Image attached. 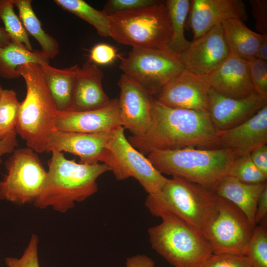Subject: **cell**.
Masks as SVG:
<instances>
[{"instance_id": "obj_1", "label": "cell", "mask_w": 267, "mask_h": 267, "mask_svg": "<svg viewBox=\"0 0 267 267\" xmlns=\"http://www.w3.org/2000/svg\"><path fill=\"white\" fill-rule=\"evenodd\" d=\"M218 133L208 112L170 107L153 97L149 128L128 140L141 153L148 155L155 150L218 148Z\"/></svg>"}, {"instance_id": "obj_2", "label": "cell", "mask_w": 267, "mask_h": 267, "mask_svg": "<svg viewBox=\"0 0 267 267\" xmlns=\"http://www.w3.org/2000/svg\"><path fill=\"white\" fill-rule=\"evenodd\" d=\"M43 188L33 203L39 209L50 207L61 213L74 207L98 190L97 178L110 171L105 163L89 165L76 163L53 150Z\"/></svg>"}, {"instance_id": "obj_3", "label": "cell", "mask_w": 267, "mask_h": 267, "mask_svg": "<svg viewBox=\"0 0 267 267\" xmlns=\"http://www.w3.org/2000/svg\"><path fill=\"white\" fill-rule=\"evenodd\" d=\"M218 199L214 191L173 176L158 192L148 194L145 206L155 217L176 219L203 231L216 214Z\"/></svg>"}, {"instance_id": "obj_4", "label": "cell", "mask_w": 267, "mask_h": 267, "mask_svg": "<svg viewBox=\"0 0 267 267\" xmlns=\"http://www.w3.org/2000/svg\"><path fill=\"white\" fill-rule=\"evenodd\" d=\"M17 72L25 81L26 95L20 102L16 131L35 152H45L48 138L56 129L58 112L39 64L19 66Z\"/></svg>"}, {"instance_id": "obj_5", "label": "cell", "mask_w": 267, "mask_h": 267, "mask_svg": "<svg viewBox=\"0 0 267 267\" xmlns=\"http://www.w3.org/2000/svg\"><path fill=\"white\" fill-rule=\"evenodd\" d=\"M147 158L160 173L183 178L214 191L228 175L236 157L225 148L187 147L171 150H155Z\"/></svg>"}, {"instance_id": "obj_6", "label": "cell", "mask_w": 267, "mask_h": 267, "mask_svg": "<svg viewBox=\"0 0 267 267\" xmlns=\"http://www.w3.org/2000/svg\"><path fill=\"white\" fill-rule=\"evenodd\" d=\"M108 18L110 37L133 48H165L172 38L170 18L165 4L119 11Z\"/></svg>"}, {"instance_id": "obj_7", "label": "cell", "mask_w": 267, "mask_h": 267, "mask_svg": "<svg viewBox=\"0 0 267 267\" xmlns=\"http://www.w3.org/2000/svg\"><path fill=\"white\" fill-rule=\"evenodd\" d=\"M148 229L151 247L174 267H201L213 254L203 231L176 219Z\"/></svg>"}, {"instance_id": "obj_8", "label": "cell", "mask_w": 267, "mask_h": 267, "mask_svg": "<svg viewBox=\"0 0 267 267\" xmlns=\"http://www.w3.org/2000/svg\"><path fill=\"white\" fill-rule=\"evenodd\" d=\"M124 129L121 126L112 133L99 161L110 167L117 180L132 177L139 182L148 194L157 193L168 178L130 143L125 135Z\"/></svg>"}, {"instance_id": "obj_9", "label": "cell", "mask_w": 267, "mask_h": 267, "mask_svg": "<svg viewBox=\"0 0 267 267\" xmlns=\"http://www.w3.org/2000/svg\"><path fill=\"white\" fill-rule=\"evenodd\" d=\"M119 68L152 96L184 69L179 55L168 47L133 48Z\"/></svg>"}, {"instance_id": "obj_10", "label": "cell", "mask_w": 267, "mask_h": 267, "mask_svg": "<svg viewBox=\"0 0 267 267\" xmlns=\"http://www.w3.org/2000/svg\"><path fill=\"white\" fill-rule=\"evenodd\" d=\"M5 162L6 173L0 180V200L19 205L34 203L40 194L47 171L33 149H15Z\"/></svg>"}, {"instance_id": "obj_11", "label": "cell", "mask_w": 267, "mask_h": 267, "mask_svg": "<svg viewBox=\"0 0 267 267\" xmlns=\"http://www.w3.org/2000/svg\"><path fill=\"white\" fill-rule=\"evenodd\" d=\"M255 226L239 208L218 196L216 214L203 232L213 254L245 255Z\"/></svg>"}, {"instance_id": "obj_12", "label": "cell", "mask_w": 267, "mask_h": 267, "mask_svg": "<svg viewBox=\"0 0 267 267\" xmlns=\"http://www.w3.org/2000/svg\"><path fill=\"white\" fill-rule=\"evenodd\" d=\"M210 89L208 75H197L184 68L153 97L170 107L208 112Z\"/></svg>"}, {"instance_id": "obj_13", "label": "cell", "mask_w": 267, "mask_h": 267, "mask_svg": "<svg viewBox=\"0 0 267 267\" xmlns=\"http://www.w3.org/2000/svg\"><path fill=\"white\" fill-rule=\"evenodd\" d=\"M230 53L221 24L189 42L180 55L184 68L199 75H207L218 67Z\"/></svg>"}, {"instance_id": "obj_14", "label": "cell", "mask_w": 267, "mask_h": 267, "mask_svg": "<svg viewBox=\"0 0 267 267\" xmlns=\"http://www.w3.org/2000/svg\"><path fill=\"white\" fill-rule=\"evenodd\" d=\"M117 84L120 89L118 100L122 126L133 136L142 135L151 124L153 96L123 74Z\"/></svg>"}, {"instance_id": "obj_15", "label": "cell", "mask_w": 267, "mask_h": 267, "mask_svg": "<svg viewBox=\"0 0 267 267\" xmlns=\"http://www.w3.org/2000/svg\"><path fill=\"white\" fill-rule=\"evenodd\" d=\"M266 104L267 99L257 93L242 98H233L210 89L208 112L215 128L223 131L246 121Z\"/></svg>"}, {"instance_id": "obj_16", "label": "cell", "mask_w": 267, "mask_h": 267, "mask_svg": "<svg viewBox=\"0 0 267 267\" xmlns=\"http://www.w3.org/2000/svg\"><path fill=\"white\" fill-rule=\"evenodd\" d=\"M121 126L117 98L96 110L58 111L55 120L57 130L81 133H111Z\"/></svg>"}, {"instance_id": "obj_17", "label": "cell", "mask_w": 267, "mask_h": 267, "mask_svg": "<svg viewBox=\"0 0 267 267\" xmlns=\"http://www.w3.org/2000/svg\"><path fill=\"white\" fill-rule=\"evenodd\" d=\"M112 133L89 134L56 130L48 138L45 152H66L79 157L80 163L95 164L99 161Z\"/></svg>"}, {"instance_id": "obj_18", "label": "cell", "mask_w": 267, "mask_h": 267, "mask_svg": "<svg viewBox=\"0 0 267 267\" xmlns=\"http://www.w3.org/2000/svg\"><path fill=\"white\" fill-rule=\"evenodd\" d=\"M189 13L193 39L228 19L244 22L247 18L245 5L239 0H192Z\"/></svg>"}, {"instance_id": "obj_19", "label": "cell", "mask_w": 267, "mask_h": 267, "mask_svg": "<svg viewBox=\"0 0 267 267\" xmlns=\"http://www.w3.org/2000/svg\"><path fill=\"white\" fill-rule=\"evenodd\" d=\"M208 76L211 89L223 96L242 98L257 93L251 81L248 61L231 52Z\"/></svg>"}, {"instance_id": "obj_20", "label": "cell", "mask_w": 267, "mask_h": 267, "mask_svg": "<svg viewBox=\"0 0 267 267\" xmlns=\"http://www.w3.org/2000/svg\"><path fill=\"white\" fill-rule=\"evenodd\" d=\"M218 148L231 150L236 157L250 154L267 143V104L253 117L229 129L219 131Z\"/></svg>"}, {"instance_id": "obj_21", "label": "cell", "mask_w": 267, "mask_h": 267, "mask_svg": "<svg viewBox=\"0 0 267 267\" xmlns=\"http://www.w3.org/2000/svg\"><path fill=\"white\" fill-rule=\"evenodd\" d=\"M103 72L97 65L88 61L79 66L70 107L68 110L85 111L96 110L106 105L110 99L102 84Z\"/></svg>"}, {"instance_id": "obj_22", "label": "cell", "mask_w": 267, "mask_h": 267, "mask_svg": "<svg viewBox=\"0 0 267 267\" xmlns=\"http://www.w3.org/2000/svg\"><path fill=\"white\" fill-rule=\"evenodd\" d=\"M267 182L247 183L229 176L224 177L214 191L219 197L230 201L239 208L256 226L254 218L260 196Z\"/></svg>"}, {"instance_id": "obj_23", "label": "cell", "mask_w": 267, "mask_h": 267, "mask_svg": "<svg viewBox=\"0 0 267 267\" xmlns=\"http://www.w3.org/2000/svg\"><path fill=\"white\" fill-rule=\"evenodd\" d=\"M39 65L58 111L69 110L72 102L78 65L63 69L52 67L45 61L42 62Z\"/></svg>"}, {"instance_id": "obj_24", "label": "cell", "mask_w": 267, "mask_h": 267, "mask_svg": "<svg viewBox=\"0 0 267 267\" xmlns=\"http://www.w3.org/2000/svg\"><path fill=\"white\" fill-rule=\"evenodd\" d=\"M221 25L230 52L247 60L256 56L264 35L251 30L237 18L228 19Z\"/></svg>"}, {"instance_id": "obj_25", "label": "cell", "mask_w": 267, "mask_h": 267, "mask_svg": "<svg viewBox=\"0 0 267 267\" xmlns=\"http://www.w3.org/2000/svg\"><path fill=\"white\" fill-rule=\"evenodd\" d=\"M13 2L18 10L19 17L25 29L37 41L43 56L48 60L55 57L59 52L58 43L55 38L43 29L40 21L33 9L32 1L13 0Z\"/></svg>"}, {"instance_id": "obj_26", "label": "cell", "mask_w": 267, "mask_h": 267, "mask_svg": "<svg viewBox=\"0 0 267 267\" xmlns=\"http://www.w3.org/2000/svg\"><path fill=\"white\" fill-rule=\"evenodd\" d=\"M47 62L40 50L33 51L13 42L0 48V77L12 79L20 77L17 72L19 66L28 63Z\"/></svg>"}, {"instance_id": "obj_27", "label": "cell", "mask_w": 267, "mask_h": 267, "mask_svg": "<svg viewBox=\"0 0 267 267\" xmlns=\"http://www.w3.org/2000/svg\"><path fill=\"white\" fill-rule=\"evenodd\" d=\"M165 4L169 14L172 30V38L167 47L180 55L189 43L185 37L184 30L190 0H167Z\"/></svg>"}, {"instance_id": "obj_28", "label": "cell", "mask_w": 267, "mask_h": 267, "mask_svg": "<svg viewBox=\"0 0 267 267\" xmlns=\"http://www.w3.org/2000/svg\"><path fill=\"white\" fill-rule=\"evenodd\" d=\"M54 1L63 9L92 25L100 36L110 37L108 16L103 10H97L83 0H55Z\"/></svg>"}, {"instance_id": "obj_29", "label": "cell", "mask_w": 267, "mask_h": 267, "mask_svg": "<svg viewBox=\"0 0 267 267\" xmlns=\"http://www.w3.org/2000/svg\"><path fill=\"white\" fill-rule=\"evenodd\" d=\"M13 0H0V19L11 41L30 51H34L29 35L15 13Z\"/></svg>"}, {"instance_id": "obj_30", "label": "cell", "mask_w": 267, "mask_h": 267, "mask_svg": "<svg viewBox=\"0 0 267 267\" xmlns=\"http://www.w3.org/2000/svg\"><path fill=\"white\" fill-rule=\"evenodd\" d=\"M20 102L12 89H3L0 95V138L16 131Z\"/></svg>"}, {"instance_id": "obj_31", "label": "cell", "mask_w": 267, "mask_h": 267, "mask_svg": "<svg viewBox=\"0 0 267 267\" xmlns=\"http://www.w3.org/2000/svg\"><path fill=\"white\" fill-rule=\"evenodd\" d=\"M267 222L256 225L245 256L251 267H267Z\"/></svg>"}, {"instance_id": "obj_32", "label": "cell", "mask_w": 267, "mask_h": 267, "mask_svg": "<svg viewBox=\"0 0 267 267\" xmlns=\"http://www.w3.org/2000/svg\"><path fill=\"white\" fill-rule=\"evenodd\" d=\"M247 183L267 182V176L255 165L250 154L236 157L229 170L228 175Z\"/></svg>"}, {"instance_id": "obj_33", "label": "cell", "mask_w": 267, "mask_h": 267, "mask_svg": "<svg viewBox=\"0 0 267 267\" xmlns=\"http://www.w3.org/2000/svg\"><path fill=\"white\" fill-rule=\"evenodd\" d=\"M247 61L255 91L260 96L267 99V61L256 57Z\"/></svg>"}, {"instance_id": "obj_34", "label": "cell", "mask_w": 267, "mask_h": 267, "mask_svg": "<svg viewBox=\"0 0 267 267\" xmlns=\"http://www.w3.org/2000/svg\"><path fill=\"white\" fill-rule=\"evenodd\" d=\"M38 236L32 234L28 244L20 258L6 257L5 263L8 267H40L38 259Z\"/></svg>"}, {"instance_id": "obj_35", "label": "cell", "mask_w": 267, "mask_h": 267, "mask_svg": "<svg viewBox=\"0 0 267 267\" xmlns=\"http://www.w3.org/2000/svg\"><path fill=\"white\" fill-rule=\"evenodd\" d=\"M201 267H251L245 255L212 254Z\"/></svg>"}, {"instance_id": "obj_36", "label": "cell", "mask_w": 267, "mask_h": 267, "mask_svg": "<svg viewBox=\"0 0 267 267\" xmlns=\"http://www.w3.org/2000/svg\"><path fill=\"white\" fill-rule=\"evenodd\" d=\"M159 3L153 0H109L103 10L107 16L116 12L151 6Z\"/></svg>"}, {"instance_id": "obj_37", "label": "cell", "mask_w": 267, "mask_h": 267, "mask_svg": "<svg viewBox=\"0 0 267 267\" xmlns=\"http://www.w3.org/2000/svg\"><path fill=\"white\" fill-rule=\"evenodd\" d=\"M116 49L107 44L95 45L89 53V61L96 65H107L113 62L116 58Z\"/></svg>"}, {"instance_id": "obj_38", "label": "cell", "mask_w": 267, "mask_h": 267, "mask_svg": "<svg viewBox=\"0 0 267 267\" xmlns=\"http://www.w3.org/2000/svg\"><path fill=\"white\" fill-rule=\"evenodd\" d=\"M255 20V28L261 34L267 35V0H250Z\"/></svg>"}, {"instance_id": "obj_39", "label": "cell", "mask_w": 267, "mask_h": 267, "mask_svg": "<svg viewBox=\"0 0 267 267\" xmlns=\"http://www.w3.org/2000/svg\"><path fill=\"white\" fill-rule=\"evenodd\" d=\"M252 161L258 169L267 176V145L264 144L255 149L250 154Z\"/></svg>"}, {"instance_id": "obj_40", "label": "cell", "mask_w": 267, "mask_h": 267, "mask_svg": "<svg viewBox=\"0 0 267 267\" xmlns=\"http://www.w3.org/2000/svg\"><path fill=\"white\" fill-rule=\"evenodd\" d=\"M267 221V185L262 192L258 200L255 215V225Z\"/></svg>"}, {"instance_id": "obj_41", "label": "cell", "mask_w": 267, "mask_h": 267, "mask_svg": "<svg viewBox=\"0 0 267 267\" xmlns=\"http://www.w3.org/2000/svg\"><path fill=\"white\" fill-rule=\"evenodd\" d=\"M17 134L15 131L4 138H0V165L2 163L1 157L4 154L12 153L17 147Z\"/></svg>"}, {"instance_id": "obj_42", "label": "cell", "mask_w": 267, "mask_h": 267, "mask_svg": "<svg viewBox=\"0 0 267 267\" xmlns=\"http://www.w3.org/2000/svg\"><path fill=\"white\" fill-rule=\"evenodd\" d=\"M155 262L145 255H136L127 258L126 267H154Z\"/></svg>"}, {"instance_id": "obj_43", "label": "cell", "mask_w": 267, "mask_h": 267, "mask_svg": "<svg viewBox=\"0 0 267 267\" xmlns=\"http://www.w3.org/2000/svg\"><path fill=\"white\" fill-rule=\"evenodd\" d=\"M255 57L267 61V35H264Z\"/></svg>"}, {"instance_id": "obj_44", "label": "cell", "mask_w": 267, "mask_h": 267, "mask_svg": "<svg viewBox=\"0 0 267 267\" xmlns=\"http://www.w3.org/2000/svg\"><path fill=\"white\" fill-rule=\"evenodd\" d=\"M11 42L10 37L4 28L0 25V48L6 46Z\"/></svg>"}, {"instance_id": "obj_45", "label": "cell", "mask_w": 267, "mask_h": 267, "mask_svg": "<svg viewBox=\"0 0 267 267\" xmlns=\"http://www.w3.org/2000/svg\"><path fill=\"white\" fill-rule=\"evenodd\" d=\"M2 89H3L2 88L1 86L0 85V94H1V92L2 90Z\"/></svg>"}]
</instances>
